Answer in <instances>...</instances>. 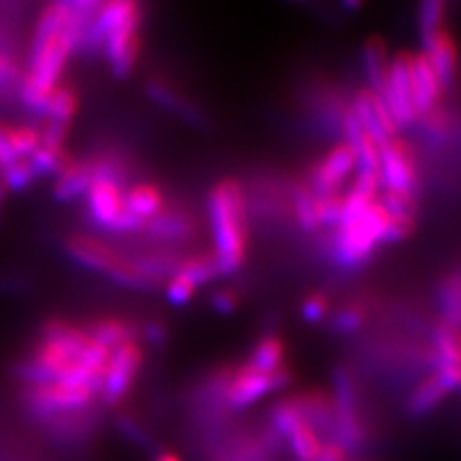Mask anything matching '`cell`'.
<instances>
[{
  "mask_svg": "<svg viewBox=\"0 0 461 461\" xmlns=\"http://www.w3.org/2000/svg\"><path fill=\"white\" fill-rule=\"evenodd\" d=\"M364 323H366V315H364L362 310H357V308L339 310L333 315V320H330V325H333V329L339 330V333H344V335L356 333V330L364 327Z\"/></svg>",
  "mask_w": 461,
  "mask_h": 461,
  "instance_id": "38",
  "label": "cell"
},
{
  "mask_svg": "<svg viewBox=\"0 0 461 461\" xmlns=\"http://www.w3.org/2000/svg\"><path fill=\"white\" fill-rule=\"evenodd\" d=\"M300 312L308 323H320L325 320V315L329 312V302L321 294H312L302 302Z\"/></svg>",
  "mask_w": 461,
  "mask_h": 461,
  "instance_id": "41",
  "label": "cell"
},
{
  "mask_svg": "<svg viewBox=\"0 0 461 461\" xmlns=\"http://www.w3.org/2000/svg\"><path fill=\"white\" fill-rule=\"evenodd\" d=\"M283 359H285L283 340L279 337H264L254 346L247 367L258 373L271 375L283 367Z\"/></svg>",
  "mask_w": 461,
  "mask_h": 461,
  "instance_id": "24",
  "label": "cell"
},
{
  "mask_svg": "<svg viewBox=\"0 0 461 461\" xmlns=\"http://www.w3.org/2000/svg\"><path fill=\"white\" fill-rule=\"evenodd\" d=\"M95 394V391L85 386L66 388L60 384H45L29 388L23 394V402L29 413L47 423L58 415L79 413L85 408H89Z\"/></svg>",
  "mask_w": 461,
  "mask_h": 461,
  "instance_id": "5",
  "label": "cell"
},
{
  "mask_svg": "<svg viewBox=\"0 0 461 461\" xmlns=\"http://www.w3.org/2000/svg\"><path fill=\"white\" fill-rule=\"evenodd\" d=\"M96 177H98L96 166L91 162L69 166L66 171L60 173V179H58L54 186V196L60 202L74 200L76 196L89 191Z\"/></svg>",
  "mask_w": 461,
  "mask_h": 461,
  "instance_id": "19",
  "label": "cell"
},
{
  "mask_svg": "<svg viewBox=\"0 0 461 461\" xmlns=\"http://www.w3.org/2000/svg\"><path fill=\"white\" fill-rule=\"evenodd\" d=\"M359 6H362V3H344V8H348V10H356Z\"/></svg>",
  "mask_w": 461,
  "mask_h": 461,
  "instance_id": "50",
  "label": "cell"
},
{
  "mask_svg": "<svg viewBox=\"0 0 461 461\" xmlns=\"http://www.w3.org/2000/svg\"><path fill=\"white\" fill-rule=\"evenodd\" d=\"M459 391H461V384H459Z\"/></svg>",
  "mask_w": 461,
  "mask_h": 461,
  "instance_id": "51",
  "label": "cell"
},
{
  "mask_svg": "<svg viewBox=\"0 0 461 461\" xmlns=\"http://www.w3.org/2000/svg\"><path fill=\"white\" fill-rule=\"evenodd\" d=\"M86 194H89V210L93 220L100 227L112 229L113 221L123 212V196L118 183L108 177H96Z\"/></svg>",
  "mask_w": 461,
  "mask_h": 461,
  "instance_id": "15",
  "label": "cell"
},
{
  "mask_svg": "<svg viewBox=\"0 0 461 461\" xmlns=\"http://www.w3.org/2000/svg\"><path fill=\"white\" fill-rule=\"evenodd\" d=\"M379 183L384 186L386 193L415 198V162L408 147L400 139H394L379 149Z\"/></svg>",
  "mask_w": 461,
  "mask_h": 461,
  "instance_id": "8",
  "label": "cell"
},
{
  "mask_svg": "<svg viewBox=\"0 0 461 461\" xmlns=\"http://www.w3.org/2000/svg\"><path fill=\"white\" fill-rule=\"evenodd\" d=\"M350 110L356 115L357 123L362 125L366 135L375 144H377L379 149H383L384 144L396 139L398 127L393 120L391 112L386 110L383 100L375 93H371L369 89L359 91L354 96V103H352Z\"/></svg>",
  "mask_w": 461,
  "mask_h": 461,
  "instance_id": "11",
  "label": "cell"
},
{
  "mask_svg": "<svg viewBox=\"0 0 461 461\" xmlns=\"http://www.w3.org/2000/svg\"><path fill=\"white\" fill-rule=\"evenodd\" d=\"M388 215L375 202L357 221L339 227L333 240L335 262L344 269H357L369 262L379 244H384V229Z\"/></svg>",
  "mask_w": 461,
  "mask_h": 461,
  "instance_id": "2",
  "label": "cell"
},
{
  "mask_svg": "<svg viewBox=\"0 0 461 461\" xmlns=\"http://www.w3.org/2000/svg\"><path fill=\"white\" fill-rule=\"evenodd\" d=\"M237 306H239L237 296L229 291H220L212 296V308L221 315H230L237 310Z\"/></svg>",
  "mask_w": 461,
  "mask_h": 461,
  "instance_id": "42",
  "label": "cell"
},
{
  "mask_svg": "<svg viewBox=\"0 0 461 461\" xmlns=\"http://www.w3.org/2000/svg\"><path fill=\"white\" fill-rule=\"evenodd\" d=\"M76 110H77V96L74 89H71V86H56L52 95L49 96L47 110H45L49 113V120L69 125Z\"/></svg>",
  "mask_w": 461,
  "mask_h": 461,
  "instance_id": "29",
  "label": "cell"
},
{
  "mask_svg": "<svg viewBox=\"0 0 461 461\" xmlns=\"http://www.w3.org/2000/svg\"><path fill=\"white\" fill-rule=\"evenodd\" d=\"M194 291L196 288L189 281H185L183 277L173 273V277L166 288V298L173 306H186L193 300Z\"/></svg>",
  "mask_w": 461,
  "mask_h": 461,
  "instance_id": "40",
  "label": "cell"
},
{
  "mask_svg": "<svg viewBox=\"0 0 461 461\" xmlns=\"http://www.w3.org/2000/svg\"><path fill=\"white\" fill-rule=\"evenodd\" d=\"M68 254L79 262L81 266L95 269V271H110L115 264L120 262V256L115 254L106 244L98 242L95 239L86 237H74L69 239L68 244Z\"/></svg>",
  "mask_w": 461,
  "mask_h": 461,
  "instance_id": "17",
  "label": "cell"
},
{
  "mask_svg": "<svg viewBox=\"0 0 461 461\" xmlns=\"http://www.w3.org/2000/svg\"><path fill=\"white\" fill-rule=\"evenodd\" d=\"M147 225L152 235L162 239H183L191 233V223L179 213H160Z\"/></svg>",
  "mask_w": 461,
  "mask_h": 461,
  "instance_id": "34",
  "label": "cell"
},
{
  "mask_svg": "<svg viewBox=\"0 0 461 461\" xmlns=\"http://www.w3.org/2000/svg\"><path fill=\"white\" fill-rule=\"evenodd\" d=\"M411 54L402 52L391 58L384 91L379 96L386 110L391 112L396 127H410L417 122L411 85Z\"/></svg>",
  "mask_w": 461,
  "mask_h": 461,
  "instance_id": "7",
  "label": "cell"
},
{
  "mask_svg": "<svg viewBox=\"0 0 461 461\" xmlns=\"http://www.w3.org/2000/svg\"><path fill=\"white\" fill-rule=\"evenodd\" d=\"M362 56H364L366 76L369 81V91L381 96L388 77V68H391V58H388L384 42L377 37L366 41Z\"/></svg>",
  "mask_w": 461,
  "mask_h": 461,
  "instance_id": "20",
  "label": "cell"
},
{
  "mask_svg": "<svg viewBox=\"0 0 461 461\" xmlns=\"http://www.w3.org/2000/svg\"><path fill=\"white\" fill-rule=\"evenodd\" d=\"M115 425H118L120 432L129 442L139 446V448H144V450L150 448V444H152L150 432L137 420V417H133L131 413H120L118 420H115Z\"/></svg>",
  "mask_w": 461,
  "mask_h": 461,
  "instance_id": "35",
  "label": "cell"
},
{
  "mask_svg": "<svg viewBox=\"0 0 461 461\" xmlns=\"http://www.w3.org/2000/svg\"><path fill=\"white\" fill-rule=\"evenodd\" d=\"M176 276L183 277L185 281H189L196 288V286H202V285L213 281L215 277L221 276V273H220V267H218V262H215L213 254H204V256H196V258L186 259V262H183L177 267Z\"/></svg>",
  "mask_w": 461,
  "mask_h": 461,
  "instance_id": "27",
  "label": "cell"
},
{
  "mask_svg": "<svg viewBox=\"0 0 461 461\" xmlns=\"http://www.w3.org/2000/svg\"><path fill=\"white\" fill-rule=\"evenodd\" d=\"M164 196L150 185H137L123 196V210L137 215L144 223L162 213Z\"/></svg>",
  "mask_w": 461,
  "mask_h": 461,
  "instance_id": "21",
  "label": "cell"
},
{
  "mask_svg": "<svg viewBox=\"0 0 461 461\" xmlns=\"http://www.w3.org/2000/svg\"><path fill=\"white\" fill-rule=\"evenodd\" d=\"M388 220H394L400 223H408L415 227V198L406 194H396V193H384L381 200H377Z\"/></svg>",
  "mask_w": 461,
  "mask_h": 461,
  "instance_id": "32",
  "label": "cell"
},
{
  "mask_svg": "<svg viewBox=\"0 0 461 461\" xmlns=\"http://www.w3.org/2000/svg\"><path fill=\"white\" fill-rule=\"evenodd\" d=\"M444 14H446V5L442 0H427V3L420 6V14H417V29H420L423 50L444 29Z\"/></svg>",
  "mask_w": 461,
  "mask_h": 461,
  "instance_id": "26",
  "label": "cell"
},
{
  "mask_svg": "<svg viewBox=\"0 0 461 461\" xmlns=\"http://www.w3.org/2000/svg\"><path fill=\"white\" fill-rule=\"evenodd\" d=\"M438 308L442 321L461 329V269L446 276L438 286Z\"/></svg>",
  "mask_w": 461,
  "mask_h": 461,
  "instance_id": "23",
  "label": "cell"
},
{
  "mask_svg": "<svg viewBox=\"0 0 461 461\" xmlns=\"http://www.w3.org/2000/svg\"><path fill=\"white\" fill-rule=\"evenodd\" d=\"M346 459H348V454L344 452V448L339 442H333V440L323 442L320 454L315 457V461H346Z\"/></svg>",
  "mask_w": 461,
  "mask_h": 461,
  "instance_id": "44",
  "label": "cell"
},
{
  "mask_svg": "<svg viewBox=\"0 0 461 461\" xmlns=\"http://www.w3.org/2000/svg\"><path fill=\"white\" fill-rule=\"evenodd\" d=\"M356 169V156L348 144L342 142L325 154L323 160L317 164L310 177V191L315 198H323L337 194V189L344 183V179Z\"/></svg>",
  "mask_w": 461,
  "mask_h": 461,
  "instance_id": "12",
  "label": "cell"
},
{
  "mask_svg": "<svg viewBox=\"0 0 461 461\" xmlns=\"http://www.w3.org/2000/svg\"><path fill=\"white\" fill-rule=\"evenodd\" d=\"M208 218L220 273L233 276L247 258V208L237 181L225 179L213 186L208 196Z\"/></svg>",
  "mask_w": 461,
  "mask_h": 461,
  "instance_id": "1",
  "label": "cell"
},
{
  "mask_svg": "<svg viewBox=\"0 0 461 461\" xmlns=\"http://www.w3.org/2000/svg\"><path fill=\"white\" fill-rule=\"evenodd\" d=\"M411 85L413 104L417 112V120H420L435 112L442 93V86L423 52L411 58Z\"/></svg>",
  "mask_w": 461,
  "mask_h": 461,
  "instance_id": "14",
  "label": "cell"
},
{
  "mask_svg": "<svg viewBox=\"0 0 461 461\" xmlns=\"http://www.w3.org/2000/svg\"><path fill=\"white\" fill-rule=\"evenodd\" d=\"M108 276L112 277V281H115L118 285L125 286V288H133V291H152L156 286V281L144 276V273L131 262H123L120 258V262L115 264Z\"/></svg>",
  "mask_w": 461,
  "mask_h": 461,
  "instance_id": "33",
  "label": "cell"
},
{
  "mask_svg": "<svg viewBox=\"0 0 461 461\" xmlns=\"http://www.w3.org/2000/svg\"><path fill=\"white\" fill-rule=\"evenodd\" d=\"M16 77V66H14L8 58L0 56V86H6L10 81Z\"/></svg>",
  "mask_w": 461,
  "mask_h": 461,
  "instance_id": "47",
  "label": "cell"
},
{
  "mask_svg": "<svg viewBox=\"0 0 461 461\" xmlns=\"http://www.w3.org/2000/svg\"><path fill=\"white\" fill-rule=\"evenodd\" d=\"M91 340L103 346V348L113 352L115 348H120V346H123L127 342H133L135 339H133V330L129 329L125 323L110 320L104 323H98L93 329Z\"/></svg>",
  "mask_w": 461,
  "mask_h": 461,
  "instance_id": "31",
  "label": "cell"
},
{
  "mask_svg": "<svg viewBox=\"0 0 461 461\" xmlns=\"http://www.w3.org/2000/svg\"><path fill=\"white\" fill-rule=\"evenodd\" d=\"M293 206L298 225L304 230L320 229V220H317V198L310 191V186L298 185L293 193Z\"/></svg>",
  "mask_w": 461,
  "mask_h": 461,
  "instance_id": "28",
  "label": "cell"
},
{
  "mask_svg": "<svg viewBox=\"0 0 461 461\" xmlns=\"http://www.w3.org/2000/svg\"><path fill=\"white\" fill-rule=\"evenodd\" d=\"M144 223L142 220H139L137 215H133V213H129L127 210H123L120 215H118V220L113 221V225H112V230H125V233H133V230H139V229H142Z\"/></svg>",
  "mask_w": 461,
  "mask_h": 461,
  "instance_id": "45",
  "label": "cell"
},
{
  "mask_svg": "<svg viewBox=\"0 0 461 461\" xmlns=\"http://www.w3.org/2000/svg\"><path fill=\"white\" fill-rule=\"evenodd\" d=\"M140 12V6L137 3H131V0H113V3L103 5L96 12L95 20L86 27V32L83 33L81 45H85L86 49H103L104 41L108 39V35L118 29L120 25H123L127 20H131L135 14Z\"/></svg>",
  "mask_w": 461,
  "mask_h": 461,
  "instance_id": "13",
  "label": "cell"
},
{
  "mask_svg": "<svg viewBox=\"0 0 461 461\" xmlns=\"http://www.w3.org/2000/svg\"><path fill=\"white\" fill-rule=\"evenodd\" d=\"M14 162H18V158H16V154H14V150H12L10 129L8 127H0V169L12 166Z\"/></svg>",
  "mask_w": 461,
  "mask_h": 461,
  "instance_id": "43",
  "label": "cell"
},
{
  "mask_svg": "<svg viewBox=\"0 0 461 461\" xmlns=\"http://www.w3.org/2000/svg\"><path fill=\"white\" fill-rule=\"evenodd\" d=\"M283 440L269 427L262 432L213 430L202 448V461H276Z\"/></svg>",
  "mask_w": 461,
  "mask_h": 461,
  "instance_id": "4",
  "label": "cell"
},
{
  "mask_svg": "<svg viewBox=\"0 0 461 461\" xmlns=\"http://www.w3.org/2000/svg\"><path fill=\"white\" fill-rule=\"evenodd\" d=\"M333 406L337 421V437L348 456L362 454L369 442V432L359 410V394L354 375L348 367L339 366L333 371Z\"/></svg>",
  "mask_w": 461,
  "mask_h": 461,
  "instance_id": "3",
  "label": "cell"
},
{
  "mask_svg": "<svg viewBox=\"0 0 461 461\" xmlns=\"http://www.w3.org/2000/svg\"><path fill=\"white\" fill-rule=\"evenodd\" d=\"M152 461H183L177 454H173V452H169V450H164V452H158L154 457H152Z\"/></svg>",
  "mask_w": 461,
  "mask_h": 461,
  "instance_id": "48",
  "label": "cell"
},
{
  "mask_svg": "<svg viewBox=\"0 0 461 461\" xmlns=\"http://www.w3.org/2000/svg\"><path fill=\"white\" fill-rule=\"evenodd\" d=\"M10 142L18 160H23L25 156H32L41 147V135L29 127L10 129Z\"/></svg>",
  "mask_w": 461,
  "mask_h": 461,
  "instance_id": "37",
  "label": "cell"
},
{
  "mask_svg": "<svg viewBox=\"0 0 461 461\" xmlns=\"http://www.w3.org/2000/svg\"><path fill=\"white\" fill-rule=\"evenodd\" d=\"M144 337H147V340L154 346H160L166 342L167 339V329L162 325V323H149L147 327H144Z\"/></svg>",
  "mask_w": 461,
  "mask_h": 461,
  "instance_id": "46",
  "label": "cell"
},
{
  "mask_svg": "<svg viewBox=\"0 0 461 461\" xmlns=\"http://www.w3.org/2000/svg\"><path fill=\"white\" fill-rule=\"evenodd\" d=\"M283 444H286V448L291 450L296 461H315L323 442L304 421H298L288 430V435L283 438Z\"/></svg>",
  "mask_w": 461,
  "mask_h": 461,
  "instance_id": "25",
  "label": "cell"
},
{
  "mask_svg": "<svg viewBox=\"0 0 461 461\" xmlns=\"http://www.w3.org/2000/svg\"><path fill=\"white\" fill-rule=\"evenodd\" d=\"M432 367L438 383L452 394L461 384V329L440 321L432 330Z\"/></svg>",
  "mask_w": 461,
  "mask_h": 461,
  "instance_id": "9",
  "label": "cell"
},
{
  "mask_svg": "<svg viewBox=\"0 0 461 461\" xmlns=\"http://www.w3.org/2000/svg\"><path fill=\"white\" fill-rule=\"evenodd\" d=\"M448 396V391L438 383L435 375L423 379L420 384H415L413 391L410 393L406 400V415L413 417V420H420V417H425L429 413L435 411L440 403Z\"/></svg>",
  "mask_w": 461,
  "mask_h": 461,
  "instance_id": "18",
  "label": "cell"
},
{
  "mask_svg": "<svg viewBox=\"0 0 461 461\" xmlns=\"http://www.w3.org/2000/svg\"><path fill=\"white\" fill-rule=\"evenodd\" d=\"M293 383V375L286 367L277 369L271 375H264L244 367L230 375L229 386L225 391V406L229 410H247L256 402L266 398L271 393H277Z\"/></svg>",
  "mask_w": 461,
  "mask_h": 461,
  "instance_id": "6",
  "label": "cell"
},
{
  "mask_svg": "<svg viewBox=\"0 0 461 461\" xmlns=\"http://www.w3.org/2000/svg\"><path fill=\"white\" fill-rule=\"evenodd\" d=\"M147 91L150 95L152 100H156L158 104L171 110L173 113H177L179 118H183L185 122H191V123H196V125H202L206 120L204 115H202L186 98L179 96L176 91L169 89L167 85L160 83V81H152L149 83Z\"/></svg>",
  "mask_w": 461,
  "mask_h": 461,
  "instance_id": "22",
  "label": "cell"
},
{
  "mask_svg": "<svg viewBox=\"0 0 461 461\" xmlns=\"http://www.w3.org/2000/svg\"><path fill=\"white\" fill-rule=\"evenodd\" d=\"M423 54L427 56V60L432 71H435L442 89L452 86L457 79L459 54H457L456 41L450 37V33H446V29H442V32L437 35V39L425 49Z\"/></svg>",
  "mask_w": 461,
  "mask_h": 461,
  "instance_id": "16",
  "label": "cell"
},
{
  "mask_svg": "<svg viewBox=\"0 0 461 461\" xmlns=\"http://www.w3.org/2000/svg\"><path fill=\"white\" fill-rule=\"evenodd\" d=\"M29 164H32L35 176H49V173H58L60 176L62 171L69 167L68 156L64 154L62 149H50L41 144V147L29 156Z\"/></svg>",
  "mask_w": 461,
  "mask_h": 461,
  "instance_id": "30",
  "label": "cell"
},
{
  "mask_svg": "<svg viewBox=\"0 0 461 461\" xmlns=\"http://www.w3.org/2000/svg\"><path fill=\"white\" fill-rule=\"evenodd\" d=\"M0 177H3L5 186L10 191H25L27 186L37 179L32 164H29L27 160H18V162H14L12 166L5 167L3 176H0Z\"/></svg>",
  "mask_w": 461,
  "mask_h": 461,
  "instance_id": "36",
  "label": "cell"
},
{
  "mask_svg": "<svg viewBox=\"0 0 461 461\" xmlns=\"http://www.w3.org/2000/svg\"><path fill=\"white\" fill-rule=\"evenodd\" d=\"M140 359L142 352L135 340L120 346V348H115L110 354L103 391H100L106 406H115V403H120L125 398L139 373Z\"/></svg>",
  "mask_w": 461,
  "mask_h": 461,
  "instance_id": "10",
  "label": "cell"
},
{
  "mask_svg": "<svg viewBox=\"0 0 461 461\" xmlns=\"http://www.w3.org/2000/svg\"><path fill=\"white\" fill-rule=\"evenodd\" d=\"M5 194H6V186L3 183V177H0V218H3V206H5Z\"/></svg>",
  "mask_w": 461,
  "mask_h": 461,
  "instance_id": "49",
  "label": "cell"
},
{
  "mask_svg": "<svg viewBox=\"0 0 461 461\" xmlns=\"http://www.w3.org/2000/svg\"><path fill=\"white\" fill-rule=\"evenodd\" d=\"M342 202H344V198L339 194L317 198V220H320V225H339L340 223Z\"/></svg>",
  "mask_w": 461,
  "mask_h": 461,
  "instance_id": "39",
  "label": "cell"
}]
</instances>
